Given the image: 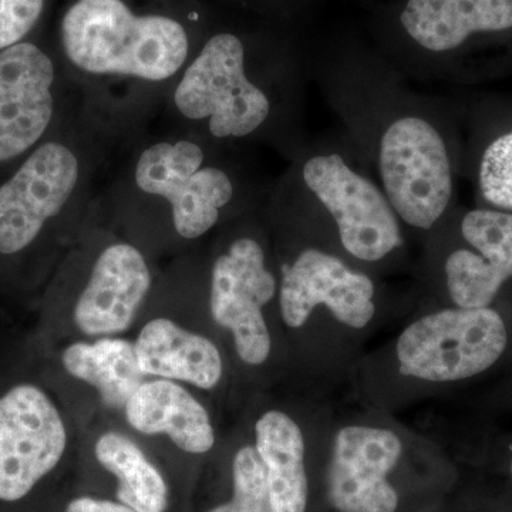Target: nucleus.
I'll return each mask as SVG.
<instances>
[{
  "mask_svg": "<svg viewBox=\"0 0 512 512\" xmlns=\"http://www.w3.org/2000/svg\"><path fill=\"white\" fill-rule=\"evenodd\" d=\"M60 37L80 83L170 86L192 59L183 23L138 15L124 0H77L64 13Z\"/></svg>",
  "mask_w": 512,
  "mask_h": 512,
  "instance_id": "obj_1",
  "label": "nucleus"
},
{
  "mask_svg": "<svg viewBox=\"0 0 512 512\" xmlns=\"http://www.w3.org/2000/svg\"><path fill=\"white\" fill-rule=\"evenodd\" d=\"M106 121L77 117L73 136L43 141L0 185V255L30 247L50 221L96 191L113 136Z\"/></svg>",
  "mask_w": 512,
  "mask_h": 512,
  "instance_id": "obj_2",
  "label": "nucleus"
},
{
  "mask_svg": "<svg viewBox=\"0 0 512 512\" xmlns=\"http://www.w3.org/2000/svg\"><path fill=\"white\" fill-rule=\"evenodd\" d=\"M170 104L190 133L200 128L215 140L251 136L272 111L268 94L249 79L245 47L232 33L205 42L171 84Z\"/></svg>",
  "mask_w": 512,
  "mask_h": 512,
  "instance_id": "obj_3",
  "label": "nucleus"
},
{
  "mask_svg": "<svg viewBox=\"0 0 512 512\" xmlns=\"http://www.w3.org/2000/svg\"><path fill=\"white\" fill-rule=\"evenodd\" d=\"M131 180L140 194L167 202L175 232L184 239L210 232L235 194L227 171L208 163L191 133L146 144L131 165Z\"/></svg>",
  "mask_w": 512,
  "mask_h": 512,
  "instance_id": "obj_4",
  "label": "nucleus"
},
{
  "mask_svg": "<svg viewBox=\"0 0 512 512\" xmlns=\"http://www.w3.org/2000/svg\"><path fill=\"white\" fill-rule=\"evenodd\" d=\"M507 328L491 308L444 309L407 326L397 340L400 372L431 383L480 375L503 356Z\"/></svg>",
  "mask_w": 512,
  "mask_h": 512,
  "instance_id": "obj_5",
  "label": "nucleus"
},
{
  "mask_svg": "<svg viewBox=\"0 0 512 512\" xmlns=\"http://www.w3.org/2000/svg\"><path fill=\"white\" fill-rule=\"evenodd\" d=\"M380 174L387 200L406 224L429 229L446 211L453 192L450 160L439 131L426 120L403 117L387 128Z\"/></svg>",
  "mask_w": 512,
  "mask_h": 512,
  "instance_id": "obj_6",
  "label": "nucleus"
},
{
  "mask_svg": "<svg viewBox=\"0 0 512 512\" xmlns=\"http://www.w3.org/2000/svg\"><path fill=\"white\" fill-rule=\"evenodd\" d=\"M303 180L332 215L350 255L375 262L400 247L402 232L389 200L342 157L311 158L303 167Z\"/></svg>",
  "mask_w": 512,
  "mask_h": 512,
  "instance_id": "obj_7",
  "label": "nucleus"
},
{
  "mask_svg": "<svg viewBox=\"0 0 512 512\" xmlns=\"http://www.w3.org/2000/svg\"><path fill=\"white\" fill-rule=\"evenodd\" d=\"M66 446L62 416L39 387L19 384L0 397V500L26 497Z\"/></svg>",
  "mask_w": 512,
  "mask_h": 512,
  "instance_id": "obj_8",
  "label": "nucleus"
},
{
  "mask_svg": "<svg viewBox=\"0 0 512 512\" xmlns=\"http://www.w3.org/2000/svg\"><path fill=\"white\" fill-rule=\"evenodd\" d=\"M276 279L254 238H238L215 259L211 272V315L229 330L242 362L258 366L271 353L264 306L275 298Z\"/></svg>",
  "mask_w": 512,
  "mask_h": 512,
  "instance_id": "obj_9",
  "label": "nucleus"
},
{
  "mask_svg": "<svg viewBox=\"0 0 512 512\" xmlns=\"http://www.w3.org/2000/svg\"><path fill=\"white\" fill-rule=\"evenodd\" d=\"M57 70L30 42L0 52V164L32 153L57 114Z\"/></svg>",
  "mask_w": 512,
  "mask_h": 512,
  "instance_id": "obj_10",
  "label": "nucleus"
},
{
  "mask_svg": "<svg viewBox=\"0 0 512 512\" xmlns=\"http://www.w3.org/2000/svg\"><path fill=\"white\" fill-rule=\"evenodd\" d=\"M320 306L342 325L365 329L376 313L375 285L336 256L309 248L282 266L279 308L286 325L299 329Z\"/></svg>",
  "mask_w": 512,
  "mask_h": 512,
  "instance_id": "obj_11",
  "label": "nucleus"
},
{
  "mask_svg": "<svg viewBox=\"0 0 512 512\" xmlns=\"http://www.w3.org/2000/svg\"><path fill=\"white\" fill-rule=\"evenodd\" d=\"M403 453L392 430L348 426L338 431L328 477L330 504L339 512H394L399 495L389 483Z\"/></svg>",
  "mask_w": 512,
  "mask_h": 512,
  "instance_id": "obj_12",
  "label": "nucleus"
},
{
  "mask_svg": "<svg viewBox=\"0 0 512 512\" xmlns=\"http://www.w3.org/2000/svg\"><path fill=\"white\" fill-rule=\"evenodd\" d=\"M150 268L140 249L116 242L103 249L74 306V323L87 336H110L130 328L150 292Z\"/></svg>",
  "mask_w": 512,
  "mask_h": 512,
  "instance_id": "obj_13",
  "label": "nucleus"
},
{
  "mask_svg": "<svg viewBox=\"0 0 512 512\" xmlns=\"http://www.w3.org/2000/svg\"><path fill=\"white\" fill-rule=\"evenodd\" d=\"M461 234L476 252L458 249L448 256V293L457 308H488L512 276V214L470 211Z\"/></svg>",
  "mask_w": 512,
  "mask_h": 512,
  "instance_id": "obj_14",
  "label": "nucleus"
},
{
  "mask_svg": "<svg viewBox=\"0 0 512 512\" xmlns=\"http://www.w3.org/2000/svg\"><path fill=\"white\" fill-rule=\"evenodd\" d=\"M130 426L147 436L165 434L190 454L208 453L214 427L204 406L173 380L143 383L124 407Z\"/></svg>",
  "mask_w": 512,
  "mask_h": 512,
  "instance_id": "obj_15",
  "label": "nucleus"
},
{
  "mask_svg": "<svg viewBox=\"0 0 512 512\" xmlns=\"http://www.w3.org/2000/svg\"><path fill=\"white\" fill-rule=\"evenodd\" d=\"M134 346L146 376L180 380L204 390L220 383V350L210 339L181 328L173 320H151L141 329Z\"/></svg>",
  "mask_w": 512,
  "mask_h": 512,
  "instance_id": "obj_16",
  "label": "nucleus"
},
{
  "mask_svg": "<svg viewBox=\"0 0 512 512\" xmlns=\"http://www.w3.org/2000/svg\"><path fill=\"white\" fill-rule=\"evenodd\" d=\"M403 28L424 49L447 52L477 32L512 28V0H409Z\"/></svg>",
  "mask_w": 512,
  "mask_h": 512,
  "instance_id": "obj_17",
  "label": "nucleus"
},
{
  "mask_svg": "<svg viewBox=\"0 0 512 512\" xmlns=\"http://www.w3.org/2000/svg\"><path fill=\"white\" fill-rule=\"evenodd\" d=\"M255 448L265 466L274 511L305 512L308 477L298 423L279 410L266 412L256 421Z\"/></svg>",
  "mask_w": 512,
  "mask_h": 512,
  "instance_id": "obj_18",
  "label": "nucleus"
},
{
  "mask_svg": "<svg viewBox=\"0 0 512 512\" xmlns=\"http://www.w3.org/2000/svg\"><path fill=\"white\" fill-rule=\"evenodd\" d=\"M62 360L64 369L93 386L110 409H124L146 376L138 365L136 346L124 339L73 343Z\"/></svg>",
  "mask_w": 512,
  "mask_h": 512,
  "instance_id": "obj_19",
  "label": "nucleus"
},
{
  "mask_svg": "<svg viewBox=\"0 0 512 512\" xmlns=\"http://www.w3.org/2000/svg\"><path fill=\"white\" fill-rule=\"evenodd\" d=\"M94 453L101 466L119 480L121 504L136 512L167 510V484L133 440L110 431L97 440Z\"/></svg>",
  "mask_w": 512,
  "mask_h": 512,
  "instance_id": "obj_20",
  "label": "nucleus"
},
{
  "mask_svg": "<svg viewBox=\"0 0 512 512\" xmlns=\"http://www.w3.org/2000/svg\"><path fill=\"white\" fill-rule=\"evenodd\" d=\"M232 477L234 497L210 512H275L265 466L255 447H242L235 454Z\"/></svg>",
  "mask_w": 512,
  "mask_h": 512,
  "instance_id": "obj_21",
  "label": "nucleus"
},
{
  "mask_svg": "<svg viewBox=\"0 0 512 512\" xmlns=\"http://www.w3.org/2000/svg\"><path fill=\"white\" fill-rule=\"evenodd\" d=\"M480 187L485 200L503 210H512V131L485 150Z\"/></svg>",
  "mask_w": 512,
  "mask_h": 512,
  "instance_id": "obj_22",
  "label": "nucleus"
},
{
  "mask_svg": "<svg viewBox=\"0 0 512 512\" xmlns=\"http://www.w3.org/2000/svg\"><path fill=\"white\" fill-rule=\"evenodd\" d=\"M45 0H0V52L23 42L39 22Z\"/></svg>",
  "mask_w": 512,
  "mask_h": 512,
  "instance_id": "obj_23",
  "label": "nucleus"
},
{
  "mask_svg": "<svg viewBox=\"0 0 512 512\" xmlns=\"http://www.w3.org/2000/svg\"><path fill=\"white\" fill-rule=\"evenodd\" d=\"M64 512H136L127 505L113 503V501L96 500V498H76L67 505Z\"/></svg>",
  "mask_w": 512,
  "mask_h": 512,
  "instance_id": "obj_24",
  "label": "nucleus"
},
{
  "mask_svg": "<svg viewBox=\"0 0 512 512\" xmlns=\"http://www.w3.org/2000/svg\"><path fill=\"white\" fill-rule=\"evenodd\" d=\"M511 474H512V460H511Z\"/></svg>",
  "mask_w": 512,
  "mask_h": 512,
  "instance_id": "obj_25",
  "label": "nucleus"
}]
</instances>
